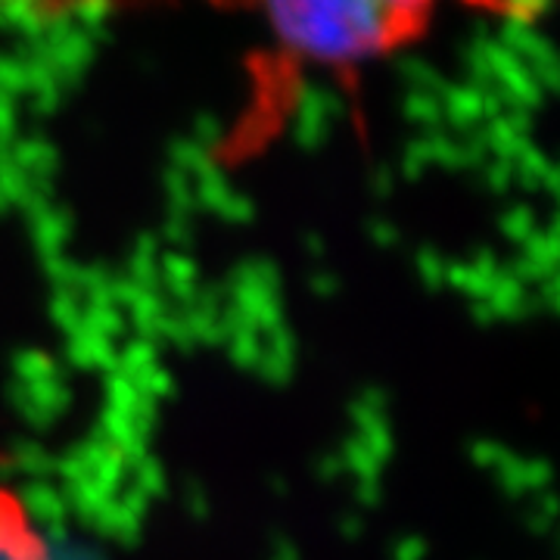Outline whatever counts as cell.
I'll return each instance as SVG.
<instances>
[{
    "label": "cell",
    "mask_w": 560,
    "mask_h": 560,
    "mask_svg": "<svg viewBox=\"0 0 560 560\" xmlns=\"http://www.w3.org/2000/svg\"><path fill=\"white\" fill-rule=\"evenodd\" d=\"M265 25L280 50L312 66H359L383 57L427 28L420 3H271Z\"/></svg>",
    "instance_id": "6da1fadb"
}]
</instances>
